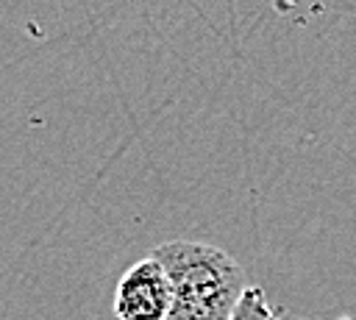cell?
Segmentation results:
<instances>
[{
  "label": "cell",
  "mask_w": 356,
  "mask_h": 320,
  "mask_svg": "<svg viewBox=\"0 0 356 320\" xmlns=\"http://www.w3.org/2000/svg\"><path fill=\"white\" fill-rule=\"evenodd\" d=\"M231 320H281L261 287H248Z\"/></svg>",
  "instance_id": "obj_3"
},
{
  "label": "cell",
  "mask_w": 356,
  "mask_h": 320,
  "mask_svg": "<svg viewBox=\"0 0 356 320\" xmlns=\"http://www.w3.org/2000/svg\"><path fill=\"white\" fill-rule=\"evenodd\" d=\"M167 270L172 284V306L167 320H231L242 295L245 273L222 248L170 239L150 250Z\"/></svg>",
  "instance_id": "obj_1"
},
{
  "label": "cell",
  "mask_w": 356,
  "mask_h": 320,
  "mask_svg": "<svg viewBox=\"0 0 356 320\" xmlns=\"http://www.w3.org/2000/svg\"><path fill=\"white\" fill-rule=\"evenodd\" d=\"M170 306L172 284L153 253L134 262L120 275L114 289V314L120 320H167Z\"/></svg>",
  "instance_id": "obj_2"
},
{
  "label": "cell",
  "mask_w": 356,
  "mask_h": 320,
  "mask_svg": "<svg viewBox=\"0 0 356 320\" xmlns=\"http://www.w3.org/2000/svg\"><path fill=\"white\" fill-rule=\"evenodd\" d=\"M267 3H273V6L278 8V11H289V8H292V6L298 3V0H267Z\"/></svg>",
  "instance_id": "obj_4"
}]
</instances>
